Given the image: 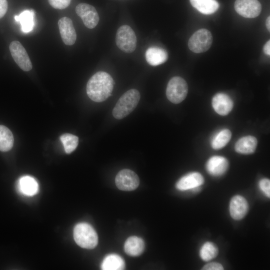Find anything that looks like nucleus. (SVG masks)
Segmentation results:
<instances>
[{
  "label": "nucleus",
  "mask_w": 270,
  "mask_h": 270,
  "mask_svg": "<svg viewBox=\"0 0 270 270\" xmlns=\"http://www.w3.org/2000/svg\"><path fill=\"white\" fill-rule=\"evenodd\" d=\"M17 188L22 194L26 196H32L38 193V184L34 178L25 176L18 180Z\"/></svg>",
  "instance_id": "f3484780"
},
{
  "label": "nucleus",
  "mask_w": 270,
  "mask_h": 270,
  "mask_svg": "<svg viewBox=\"0 0 270 270\" xmlns=\"http://www.w3.org/2000/svg\"><path fill=\"white\" fill-rule=\"evenodd\" d=\"M260 190L268 198L270 196V180L268 178L262 179L258 184Z\"/></svg>",
  "instance_id": "cd10ccee"
},
{
  "label": "nucleus",
  "mask_w": 270,
  "mask_h": 270,
  "mask_svg": "<svg viewBox=\"0 0 270 270\" xmlns=\"http://www.w3.org/2000/svg\"><path fill=\"white\" fill-rule=\"evenodd\" d=\"M256 138L251 136H244L236 143L235 150L240 154H250L253 153L257 146Z\"/></svg>",
  "instance_id": "6ab92c4d"
},
{
  "label": "nucleus",
  "mask_w": 270,
  "mask_h": 270,
  "mask_svg": "<svg viewBox=\"0 0 270 270\" xmlns=\"http://www.w3.org/2000/svg\"><path fill=\"white\" fill-rule=\"evenodd\" d=\"M9 48L13 59L22 70L28 72L32 70V66L30 57L20 42L12 41Z\"/></svg>",
  "instance_id": "6e6552de"
},
{
  "label": "nucleus",
  "mask_w": 270,
  "mask_h": 270,
  "mask_svg": "<svg viewBox=\"0 0 270 270\" xmlns=\"http://www.w3.org/2000/svg\"><path fill=\"white\" fill-rule=\"evenodd\" d=\"M218 252L217 246L213 242H207L204 244L200 250V258L204 261H209L216 258Z\"/></svg>",
  "instance_id": "393cba45"
},
{
  "label": "nucleus",
  "mask_w": 270,
  "mask_h": 270,
  "mask_svg": "<svg viewBox=\"0 0 270 270\" xmlns=\"http://www.w3.org/2000/svg\"><path fill=\"white\" fill-rule=\"evenodd\" d=\"M192 6L204 14H210L219 8V4L216 0H190Z\"/></svg>",
  "instance_id": "4be33fe9"
},
{
  "label": "nucleus",
  "mask_w": 270,
  "mask_h": 270,
  "mask_svg": "<svg viewBox=\"0 0 270 270\" xmlns=\"http://www.w3.org/2000/svg\"><path fill=\"white\" fill-rule=\"evenodd\" d=\"M116 42L118 47L124 52H133L136 46V37L133 30L128 25L120 26L116 32Z\"/></svg>",
  "instance_id": "39448f33"
},
{
  "label": "nucleus",
  "mask_w": 270,
  "mask_h": 270,
  "mask_svg": "<svg viewBox=\"0 0 270 270\" xmlns=\"http://www.w3.org/2000/svg\"><path fill=\"white\" fill-rule=\"evenodd\" d=\"M264 52L268 56L270 55V40H268L264 46Z\"/></svg>",
  "instance_id": "7c9ffc66"
},
{
  "label": "nucleus",
  "mask_w": 270,
  "mask_h": 270,
  "mask_svg": "<svg viewBox=\"0 0 270 270\" xmlns=\"http://www.w3.org/2000/svg\"><path fill=\"white\" fill-rule=\"evenodd\" d=\"M147 62L152 66H156L165 62L168 58L166 51L162 48L156 46L148 48L145 54Z\"/></svg>",
  "instance_id": "dca6fc26"
},
{
  "label": "nucleus",
  "mask_w": 270,
  "mask_h": 270,
  "mask_svg": "<svg viewBox=\"0 0 270 270\" xmlns=\"http://www.w3.org/2000/svg\"><path fill=\"white\" fill-rule=\"evenodd\" d=\"M236 11L246 18H254L260 13L262 6L258 0H236L234 2Z\"/></svg>",
  "instance_id": "9d476101"
},
{
  "label": "nucleus",
  "mask_w": 270,
  "mask_h": 270,
  "mask_svg": "<svg viewBox=\"0 0 270 270\" xmlns=\"http://www.w3.org/2000/svg\"><path fill=\"white\" fill-rule=\"evenodd\" d=\"M144 249V242L142 238L136 236L129 237L124 244L126 253L132 256L140 255Z\"/></svg>",
  "instance_id": "a211bd4d"
},
{
  "label": "nucleus",
  "mask_w": 270,
  "mask_h": 270,
  "mask_svg": "<svg viewBox=\"0 0 270 270\" xmlns=\"http://www.w3.org/2000/svg\"><path fill=\"white\" fill-rule=\"evenodd\" d=\"M202 270H222V266L218 262H212L204 265Z\"/></svg>",
  "instance_id": "c85d7f7f"
},
{
  "label": "nucleus",
  "mask_w": 270,
  "mask_h": 270,
  "mask_svg": "<svg viewBox=\"0 0 270 270\" xmlns=\"http://www.w3.org/2000/svg\"><path fill=\"white\" fill-rule=\"evenodd\" d=\"M115 182L120 190L132 191L138 187L140 180L138 176L134 171L129 169H124L116 174Z\"/></svg>",
  "instance_id": "0eeeda50"
},
{
  "label": "nucleus",
  "mask_w": 270,
  "mask_h": 270,
  "mask_svg": "<svg viewBox=\"0 0 270 270\" xmlns=\"http://www.w3.org/2000/svg\"><path fill=\"white\" fill-rule=\"evenodd\" d=\"M74 238L78 245L84 248H93L98 243V236L96 230L86 222L78 223L74 226Z\"/></svg>",
  "instance_id": "7ed1b4c3"
},
{
  "label": "nucleus",
  "mask_w": 270,
  "mask_h": 270,
  "mask_svg": "<svg viewBox=\"0 0 270 270\" xmlns=\"http://www.w3.org/2000/svg\"><path fill=\"white\" fill-rule=\"evenodd\" d=\"M50 5L54 8L64 9L70 4L71 0H48Z\"/></svg>",
  "instance_id": "bb28decb"
},
{
  "label": "nucleus",
  "mask_w": 270,
  "mask_h": 270,
  "mask_svg": "<svg viewBox=\"0 0 270 270\" xmlns=\"http://www.w3.org/2000/svg\"><path fill=\"white\" fill-rule=\"evenodd\" d=\"M204 182L202 176L198 172H192L182 177L176 183V188L180 190H192L200 187Z\"/></svg>",
  "instance_id": "f8f14e48"
},
{
  "label": "nucleus",
  "mask_w": 270,
  "mask_h": 270,
  "mask_svg": "<svg viewBox=\"0 0 270 270\" xmlns=\"http://www.w3.org/2000/svg\"><path fill=\"white\" fill-rule=\"evenodd\" d=\"M266 24L267 29L270 32V16H268V18H266Z\"/></svg>",
  "instance_id": "2f4dec72"
},
{
  "label": "nucleus",
  "mask_w": 270,
  "mask_h": 270,
  "mask_svg": "<svg viewBox=\"0 0 270 270\" xmlns=\"http://www.w3.org/2000/svg\"><path fill=\"white\" fill-rule=\"evenodd\" d=\"M76 12L86 28H94L98 24L99 16L92 6L86 3L79 4L76 8Z\"/></svg>",
  "instance_id": "1a4fd4ad"
},
{
  "label": "nucleus",
  "mask_w": 270,
  "mask_h": 270,
  "mask_svg": "<svg viewBox=\"0 0 270 270\" xmlns=\"http://www.w3.org/2000/svg\"><path fill=\"white\" fill-rule=\"evenodd\" d=\"M58 26L62 39L68 46L74 44L76 39V34L72 22L68 17H63L58 21Z\"/></svg>",
  "instance_id": "9b49d317"
},
{
  "label": "nucleus",
  "mask_w": 270,
  "mask_h": 270,
  "mask_svg": "<svg viewBox=\"0 0 270 270\" xmlns=\"http://www.w3.org/2000/svg\"><path fill=\"white\" fill-rule=\"evenodd\" d=\"M114 84V80L108 73L98 72L88 82L87 94L94 102H104L110 96Z\"/></svg>",
  "instance_id": "f257e3e1"
},
{
  "label": "nucleus",
  "mask_w": 270,
  "mask_h": 270,
  "mask_svg": "<svg viewBox=\"0 0 270 270\" xmlns=\"http://www.w3.org/2000/svg\"><path fill=\"white\" fill-rule=\"evenodd\" d=\"M140 92L130 89L125 92L118 99L112 110V115L116 119H122L131 113L137 106L140 100Z\"/></svg>",
  "instance_id": "f03ea898"
},
{
  "label": "nucleus",
  "mask_w": 270,
  "mask_h": 270,
  "mask_svg": "<svg viewBox=\"0 0 270 270\" xmlns=\"http://www.w3.org/2000/svg\"><path fill=\"white\" fill-rule=\"evenodd\" d=\"M125 267L124 259L119 255L111 254L106 256L101 264L103 270H122Z\"/></svg>",
  "instance_id": "412c9836"
},
{
  "label": "nucleus",
  "mask_w": 270,
  "mask_h": 270,
  "mask_svg": "<svg viewBox=\"0 0 270 270\" xmlns=\"http://www.w3.org/2000/svg\"><path fill=\"white\" fill-rule=\"evenodd\" d=\"M8 2L6 0H0V18L6 14L8 10Z\"/></svg>",
  "instance_id": "c756f323"
},
{
  "label": "nucleus",
  "mask_w": 270,
  "mask_h": 270,
  "mask_svg": "<svg viewBox=\"0 0 270 270\" xmlns=\"http://www.w3.org/2000/svg\"><path fill=\"white\" fill-rule=\"evenodd\" d=\"M248 210V204L242 196H234L230 203V212L232 218L236 220L244 218Z\"/></svg>",
  "instance_id": "ddd939ff"
},
{
  "label": "nucleus",
  "mask_w": 270,
  "mask_h": 270,
  "mask_svg": "<svg viewBox=\"0 0 270 270\" xmlns=\"http://www.w3.org/2000/svg\"><path fill=\"white\" fill-rule=\"evenodd\" d=\"M60 140L67 154H70L74 151L78 144V137L70 134H63L60 136Z\"/></svg>",
  "instance_id": "a878e982"
},
{
  "label": "nucleus",
  "mask_w": 270,
  "mask_h": 270,
  "mask_svg": "<svg viewBox=\"0 0 270 270\" xmlns=\"http://www.w3.org/2000/svg\"><path fill=\"white\" fill-rule=\"evenodd\" d=\"M188 86L186 80L180 76H174L168 82L166 96L168 99L174 104H179L186 98Z\"/></svg>",
  "instance_id": "20e7f679"
},
{
  "label": "nucleus",
  "mask_w": 270,
  "mask_h": 270,
  "mask_svg": "<svg viewBox=\"0 0 270 270\" xmlns=\"http://www.w3.org/2000/svg\"><path fill=\"white\" fill-rule=\"evenodd\" d=\"M232 136L230 131L224 129L218 132L212 138L211 146L214 149L218 150L224 147L230 141Z\"/></svg>",
  "instance_id": "b1692460"
},
{
  "label": "nucleus",
  "mask_w": 270,
  "mask_h": 270,
  "mask_svg": "<svg viewBox=\"0 0 270 270\" xmlns=\"http://www.w3.org/2000/svg\"><path fill=\"white\" fill-rule=\"evenodd\" d=\"M212 42L211 32L208 30L202 28L196 31L190 38L188 46L195 53H202L208 50Z\"/></svg>",
  "instance_id": "423d86ee"
},
{
  "label": "nucleus",
  "mask_w": 270,
  "mask_h": 270,
  "mask_svg": "<svg viewBox=\"0 0 270 270\" xmlns=\"http://www.w3.org/2000/svg\"><path fill=\"white\" fill-rule=\"evenodd\" d=\"M212 106L216 112L222 116L229 114L233 108V102L226 94L220 92L212 99Z\"/></svg>",
  "instance_id": "4468645a"
},
{
  "label": "nucleus",
  "mask_w": 270,
  "mask_h": 270,
  "mask_svg": "<svg viewBox=\"0 0 270 270\" xmlns=\"http://www.w3.org/2000/svg\"><path fill=\"white\" fill-rule=\"evenodd\" d=\"M34 12L32 10H26L20 15H16L14 18L21 24V30L23 32L26 33L32 31L34 25Z\"/></svg>",
  "instance_id": "aec40b11"
},
{
  "label": "nucleus",
  "mask_w": 270,
  "mask_h": 270,
  "mask_svg": "<svg viewBox=\"0 0 270 270\" xmlns=\"http://www.w3.org/2000/svg\"><path fill=\"white\" fill-rule=\"evenodd\" d=\"M14 141L12 132L6 126L0 125V150H10L13 146Z\"/></svg>",
  "instance_id": "5701e85b"
},
{
  "label": "nucleus",
  "mask_w": 270,
  "mask_h": 270,
  "mask_svg": "<svg viewBox=\"0 0 270 270\" xmlns=\"http://www.w3.org/2000/svg\"><path fill=\"white\" fill-rule=\"evenodd\" d=\"M228 162L226 158L222 156H213L207 162L206 168L212 176H218L224 174L227 170Z\"/></svg>",
  "instance_id": "2eb2a0df"
}]
</instances>
